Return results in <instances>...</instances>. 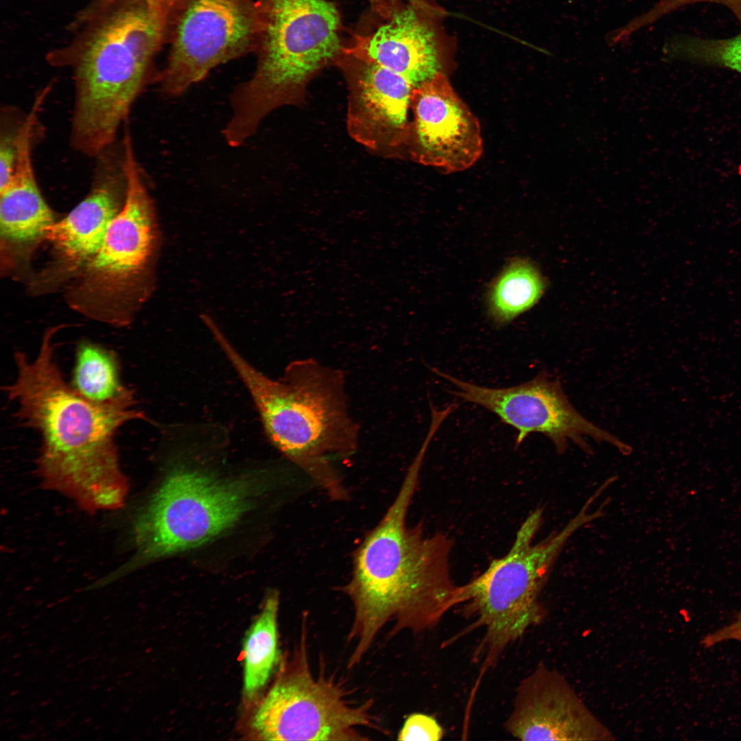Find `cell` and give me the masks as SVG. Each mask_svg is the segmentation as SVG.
Wrapping results in <instances>:
<instances>
[{
  "label": "cell",
  "instance_id": "obj_8",
  "mask_svg": "<svg viewBox=\"0 0 741 741\" xmlns=\"http://www.w3.org/2000/svg\"><path fill=\"white\" fill-rule=\"evenodd\" d=\"M264 491L254 475L222 478L198 470L174 471L138 511L132 523L134 555L108 579L214 539L252 509Z\"/></svg>",
  "mask_w": 741,
  "mask_h": 741
},
{
  "label": "cell",
  "instance_id": "obj_28",
  "mask_svg": "<svg viewBox=\"0 0 741 741\" xmlns=\"http://www.w3.org/2000/svg\"><path fill=\"white\" fill-rule=\"evenodd\" d=\"M174 1V0H170V1H172H172Z\"/></svg>",
  "mask_w": 741,
  "mask_h": 741
},
{
  "label": "cell",
  "instance_id": "obj_26",
  "mask_svg": "<svg viewBox=\"0 0 741 741\" xmlns=\"http://www.w3.org/2000/svg\"><path fill=\"white\" fill-rule=\"evenodd\" d=\"M117 1L119 0H91L86 5L77 13L71 22V26L73 27H80Z\"/></svg>",
  "mask_w": 741,
  "mask_h": 741
},
{
  "label": "cell",
  "instance_id": "obj_4",
  "mask_svg": "<svg viewBox=\"0 0 741 741\" xmlns=\"http://www.w3.org/2000/svg\"><path fill=\"white\" fill-rule=\"evenodd\" d=\"M214 339L248 388L270 443L329 497L346 500L331 458L356 452L359 427L349 412L343 373L308 358L292 362L274 380L250 365L222 331Z\"/></svg>",
  "mask_w": 741,
  "mask_h": 741
},
{
  "label": "cell",
  "instance_id": "obj_30",
  "mask_svg": "<svg viewBox=\"0 0 741 741\" xmlns=\"http://www.w3.org/2000/svg\"><path fill=\"white\" fill-rule=\"evenodd\" d=\"M627 1H631V0H627Z\"/></svg>",
  "mask_w": 741,
  "mask_h": 741
},
{
  "label": "cell",
  "instance_id": "obj_24",
  "mask_svg": "<svg viewBox=\"0 0 741 741\" xmlns=\"http://www.w3.org/2000/svg\"><path fill=\"white\" fill-rule=\"evenodd\" d=\"M443 736V729L434 718L425 714L414 713L405 720L397 739L405 741H438Z\"/></svg>",
  "mask_w": 741,
  "mask_h": 741
},
{
  "label": "cell",
  "instance_id": "obj_21",
  "mask_svg": "<svg viewBox=\"0 0 741 741\" xmlns=\"http://www.w3.org/2000/svg\"><path fill=\"white\" fill-rule=\"evenodd\" d=\"M669 57L727 68L741 73V34L728 38L687 37L666 48Z\"/></svg>",
  "mask_w": 741,
  "mask_h": 741
},
{
  "label": "cell",
  "instance_id": "obj_7",
  "mask_svg": "<svg viewBox=\"0 0 741 741\" xmlns=\"http://www.w3.org/2000/svg\"><path fill=\"white\" fill-rule=\"evenodd\" d=\"M586 502L559 532L534 543L543 510L537 508L523 521L508 552L461 585L460 604L475 618L472 627L484 631L476 655L484 666H493L506 648L545 616L540 593L553 564L568 539L580 528L602 516L589 511Z\"/></svg>",
  "mask_w": 741,
  "mask_h": 741
},
{
  "label": "cell",
  "instance_id": "obj_10",
  "mask_svg": "<svg viewBox=\"0 0 741 741\" xmlns=\"http://www.w3.org/2000/svg\"><path fill=\"white\" fill-rule=\"evenodd\" d=\"M258 16L255 0H175L167 37L171 47L156 82L176 97L217 66L255 50Z\"/></svg>",
  "mask_w": 741,
  "mask_h": 741
},
{
  "label": "cell",
  "instance_id": "obj_19",
  "mask_svg": "<svg viewBox=\"0 0 741 741\" xmlns=\"http://www.w3.org/2000/svg\"><path fill=\"white\" fill-rule=\"evenodd\" d=\"M278 609L279 594L273 591L244 639V690L249 698L265 685L278 659Z\"/></svg>",
  "mask_w": 741,
  "mask_h": 741
},
{
  "label": "cell",
  "instance_id": "obj_11",
  "mask_svg": "<svg viewBox=\"0 0 741 741\" xmlns=\"http://www.w3.org/2000/svg\"><path fill=\"white\" fill-rule=\"evenodd\" d=\"M430 369L457 388L450 392L454 395L486 408L517 430L516 446L530 433L539 432L552 440L559 454L566 450L568 440L589 453L585 436L609 443L624 455L631 451L628 445L583 416L570 403L559 381L545 372L516 386L491 388L460 380L436 368Z\"/></svg>",
  "mask_w": 741,
  "mask_h": 741
},
{
  "label": "cell",
  "instance_id": "obj_23",
  "mask_svg": "<svg viewBox=\"0 0 741 741\" xmlns=\"http://www.w3.org/2000/svg\"><path fill=\"white\" fill-rule=\"evenodd\" d=\"M716 2L725 5L733 12L741 25V0H659L648 11L633 18L626 25L616 29L615 36L625 40L635 32L649 25L662 16L685 5L699 2Z\"/></svg>",
  "mask_w": 741,
  "mask_h": 741
},
{
  "label": "cell",
  "instance_id": "obj_9",
  "mask_svg": "<svg viewBox=\"0 0 741 741\" xmlns=\"http://www.w3.org/2000/svg\"><path fill=\"white\" fill-rule=\"evenodd\" d=\"M305 622L293 661L255 712L252 729L264 740H367L359 730L375 727L372 702L351 703L340 682L312 673Z\"/></svg>",
  "mask_w": 741,
  "mask_h": 741
},
{
  "label": "cell",
  "instance_id": "obj_17",
  "mask_svg": "<svg viewBox=\"0 0 741 741\" xmlns=\"http://www.w3.org/2000/svg\"><path fill=\"white\" fill-rule=\"evenodd\" d=\"M36 126L24 121L20 132L14 172L0 188L1 237L7 243L24 245L44 239L54 223L52 211L40 191L33 165L32 152Z\"/></svg>",
  "mask_w": 741,
  "mask_h": 741
},
{
  "label": "cell",
  "instance_id": "obj_3",
  "mask_svg": "<svg viewBox=\"0 0 741 741\" xmlns=\"http://www.w3.org/2000/svg\"><path fill=\"white\" fill-rule=\"evenodd\" d=\"M169 8L167 0L117 1L47 56L72 72L70 138L80 154L95 157L115 142L137 97L156 82L153 63L167 38Z\"/></svg>",
  "mask_w": 741,
  "mask_h": 741
},
{
  "label": "cell",
  "instance_id": "obj_2",
  "mask_svg": "<svg viewBox=\"0 0 741 741\" xmlns=\"http://www.w3.org/2000/svg\"><path fill=\"white\" fill-rule=\"evenodd\" d=\"M427 449L421 447L395 499L353 553L351 578L343 587L354 611L349 668L362 661L388 622L393 623L390 636L405 630L420 633L460 604L461 585L450 570L451 540L407 524Z\"/></svg>",
  "mask_w": 741,
  "mask_h": 741
},
{
  "label": "cell",
  "instance_id": "obj_1",
  "mask_svg": "<svg viewBox=\"0 0 741 741\" xmlns=\"http://www.w3.org/2000/svg\"><path fill=\"white\" fill-rule=\"evenodd\" d=\"M54 329L36 356L14 355L16 374L3 390L16 405L21 424L39 434L37 472L45 489L94 513L121 508L129 484L119 462L115 436L134 420L149 421L135 398L98 404L80 396L64 380L56 360Z\"/></svg>",
  "mask_w": 741,
  "mask_h": 741
},
{
  "label": "cell",
  "instance_id": "obj_5",
  "mask_svg": "<svg viewBox=\"0 0 741 741\" xmlns=\"http://www.w3.org/2000/svg\"><path fill=\"white\" fill-rule=\"evenodd\" d=\"M257 64L231 95L226 142L241 145L292 91L340 51V17L329 0H255Z\"/></svg>",
  "mask_w": 741,
  "mask_h": 741
},
{
  "label": "cell",
  "instance_id": "obj_12",
  "mask_svg": "<svg viewBox=\"0 0 741 741\" xmlns=\"http://www.w3.org/2000/svg\"><path fill=\"white\" fill-rule=\"evenodd\" d=\"M407 138L413 158L445 174L462 172L481 156L479 121L443 72L414 87Z\"/></svg>",
  "mask_w": 741,
  "mask_h": 741
},
{
  "label": "cell",
  "instance_id": "obj_15",
  "mask_svg": "<svg viewBox=\"0 0 741 741\" xmlns=\"http://www.w3.org/2000/svg\"><path fill=\"white\" fill-rule=\"evenodd\" d=\"M95 158L89 193L65 217L49 225L44 237L54 248L56 266L67 274L79 273L94 257L126 196L127 175L121 139Z\"/></svg>",
  "mask_w": 741,
  "mask_h": 741
},
{
  "label": "cell",
  "instance_id": "obj_29",
  "mask_svg": "<svg viewBox=\"0 0 741 741\" xmlns=\"http://www.w3.org/2000/svg\"><path fill=\"white\" fill-rule=\"evenodd\" d=\"M739 642H741V639H740V640Z\"/></svg>",
  "mask_w": 741,
  "mask_h": 741
},
{
  "label": "cell",
  "instance_id": "obj_13",
  "mask_svg": "<svg viewBox=\"0 0 741 741\" xmlns=\"http://www.w3.org/2000/svg\"><path fill=\"white\" fill-rule=\"evenodd\" d=\"M380 3L384 20L342 49L360 62L401 75L414 87L443 72L448 43L426 1Z\"/></svg>",
  "mask_w": 741,
  "mask_h": 741
},
{
  "label": "cell",
  "instance_id": "obj_22",
  "mask_svg": "<svg viewBox=\"0 0 741 741\" xmlns=\"http://www.w3.org/2000/svg\"><path fill=\"white\" fill-rule=\"evenodd\" d=\"M25 114L12 106L1 110L0 132V188L10 178L17 159L19 139Z\"/></svg>",
  "mask_w": 741,
  "mask_h": 741
},
{
  "label": "cell",
  "instance_id": "obj_16",
  "mask_svg": "<svg viewBox=\"0 0 741 741\" xmlns=\"http://www.w3.org/2000/svg\"><path fill=\"white\" fill-rule=\"evenodd\" d=\"M362 62L351 110L352 129L373 144L407 139L414 86L399 74Z\"/></svg>",
  "mask_w": 741,
  "mask_h": 741
},
{
  "label": "cell",
  "instance_id": "obj_25",
  "mask_svg": "<svg viewBox=\"0 0 741 741\" xmlns=\"http://www.w3.org/2000/svg\"><path fill=\"white\" fill-rule=\"evenodd\" d=\"M741 639V612H740L734 621L721 628L709 633L704 637L701 644L705 648H710L717 644L728 640Z\"/></svg>",
  "mask_w": 741,
  "mask_h": 741
},
{
  "label": "cell",
  "instance_id": "obj_6",
  "mask_svg": "<svg viewBox=\"0 0 741 741\" xmlns=\"http://www.w3.org/2000/svg\"><path fill=\"white\" fill-rule=\"evenodd\" d=\"M123 143L127 175L124 203L69 292L73 308L117 327L128 325L153 292L162 244L155 205L132 135L126 134Z\"/></svg>",
  "mask_w": 741,
  "mask_h": 741
},
{
  "label": "cell",
  "instance_id": "obj_14",
  "mask_svg": "<svg viewBox=\"0 0 741 741\" xmlns=\"http://www.w3.org/2000/svg\"><path fill=\"white\" fill-rule=\"evenodd\" d=\"M505 729L524 741L615 739L566 679L541 663L519 683Z\"/></svg>",
  "mask_w": 741,
  "mask_h": 741
},
{
  "label": "cell",
  "instance_id": "obj_20",
  "mask_svg": "<svg viewBox=\"0 0 741 741\" xmlns=\"http://www.w3.org/2000/svg\"><path fill=\"white\" fill-rule=\"evenodd\" d=\"M544 288L543 278L527 260L509 264L495 281L489 294V311L497 325L509 322L533 306Z\"/></svg>",
  "mask_w": 741,
  "mask_h": 741
},
{
  "label": "cell",
  "instance_id": "obj_27",
  "mask_svg": "<svg viewBox=\"0 0 741 741\" xmlns=\"http://www.w3.org/2000/svg\"><path fill=\"white\" fill-rule=\"evenodd\" d=\"M374 1H377L378 3H379H379H386V2H399V1H418V0H374Z\"/></svg>",
  "mask_w": 741,
  "mask_h": 741
},
{
  "label": "cell",
  "instance_id": "obj_18",
  "mask_svg": "<svg viewBox=\"0 0 741 741\" xmlns=\"http://www.w3.org/2000/svg\"><path fill=\"white\" fill-rule=\"evenodd\" d=\"M71 379L73 390L95 403L135 398L134 390L122 382L116 353L88 340L77 346Z\"/></svg>",
  "mask_w": 741,
  "mask_h": 741
}]
</instances>
